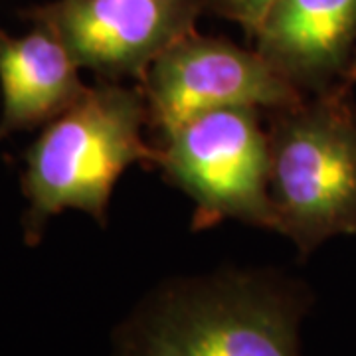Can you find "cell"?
I'll list each match as a JSON object with an SVG mask.
<instances>
[{
    "label": "cell",
    "instance_id": "10",
    "mask_svg": "<svg viewBox=\"0 0 356 356\" xmlns=\"http://www.w3.org/2000/svg\"><path fill=\"white\" fill-rule=\"evenodd\" d=\"M343 81H346V83H356V51L355 56H353V60H350V65H348V70H346V74H344Z\"/></svg>",
    "mask_w": 356,
    "mask_h": 356
},
{
    "label": "cell",
    "instance_id": "4",
    "mask_svg": "<svg viewBox=\"0 0 356 356\" xmlns=\"http://www.w3.org/2000/svg\"><path fill=\"white\" fill-rule=\"evenodd\" d=\"M156 165L194 202L196 228L240 220L277 229L259 109L226 107L194 117L163 139Z\"/></svg>",
    "mask_w": 356,
    "mask_h": 356
},
{
    "label": "cell",
    "instance_id": "7",
    "mask_svg": "<svg viewBox=\"0 0 356 356\" xmlns=\"http://www.w3.org/2000/svg\"><path fill=\"white\" fill-rule=\"evenodd\" d=\"M255 50L305 95L343 81L356 51V0H275Z\"/></svg>",
    "mask_w": 356,
    "mask_h": 356
},
{
    "label": "cell",
    "instance_id": "5",
    "mask_svg": "<svg viewBox=\"0 0 356 356\" xmlns=\"http://www.w3.org/2000/svg\"><path fill=\"white\" fill-rule=\"evenodd\" d=\"M149 121L163 139L198 115L226 107L285 109L305 93L257 50L196 30L163 51L143 77Z\"/></svg>",
    "mask_w": 356,
    "mask_h": 356
},
{
    "label": "cell",
    "instance_id": "2",
    "mask_svg": "<svg viewBox=\"0 0 356 356\" xmlns=\"http://www.w3.org/2000/svg\"><path fill=\"white\" fill-rule=\"evenodd\" d=\"M149 119L140 89L105 81L51 119L26 153V243L36 245L50 218L86 212L99 224L115 182L129 166L156 165L159 149L143 139Z\"/></svg>",
    "mask_w": 356,
    "mask_h": 356
},
{
    "label": "cell",
    "instance_id": "9",
    "mask_svg": "<svg viewBox=\"0 0 356 356\" xmlns=\"http://www.w3.org/2000/svg\"><path fill=\"white\" fill-rule=\"evenodd\" d=\"M204 2L220 16L242 26L245 34L252 38L264 22L269 8L275 4V0H204Z\"/></svg>",
    "mask_w": 356,
    "mask_h": 356
},
{
    "label": "cell",
    "instance_id": "8",
    "mask_svg": "<svg viewBox=\"0 0 356 356\" xmlns=\"http://www.w3.org/2000/svg\"><path fill=\"white\" fill-rule=\"evenodd\" d=\"M79 65L48 28L34 24L26 36L0 30V139L48 125L88 91Z\"/></svg>",
    "mask_w": 356,
    "mask_h": 356
},
{
    "label": "cell",
    "instance_id": "1",
    "mask_svg": "<svg viewBox=\"0 0 356 356\" xmlns=\"http://www.w3.org/2000/svg\"><path fill=\"white\" fill-rule=\"evenodd\" d=\"M309 305L305 285L275 271L172 280L119 325L113 356H303Z\"/></svg>",
    "mask_w": 356,
    "mask_h": 356
},
{
    "label": "cell",
    "instance_id": "3",
    "mask_svg": "<svg viewBox=\"0 0 356 356\" xmlns=\"http://www.w3.org/2000/svg\"><path fill=\"white\" fill-rule=\"evenodd\" d=\"M269 192L277 229L299 254L332 236H356V105L339 81L273 111Z\"/></svg>",
    "mask_w": 356,
    "mask_h": 356
},
{
    "label": "cell",
    "instance_id": "6",
    "mask_svg": "<svg viewBox=\"0 0 356 356\" xmlns=\"http://www.w3.org/2000/svg\"><path fill=\"white\" fill-rule=\"evenodd\" d=\"M204 0H54L28 18L48 28L79 67L107 81L143 79L175 42L194 32Z\"/></svg>",
    "mask_w": 356,
    "mask_h": 356
}]
</instances>
